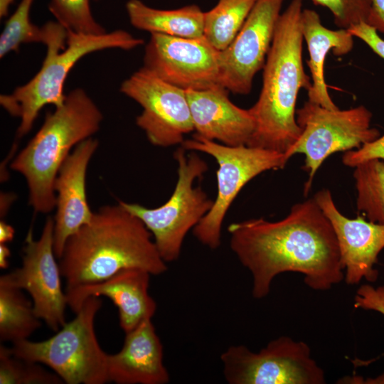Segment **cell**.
<instances>
[{
  "mask_svg": "<svg viewBox=\"0 0 384 384\" xmlns=\"http://www.w3.org/2000/svg\"><path fill=\"white\" fill-rule=\"evenodd\" d=\"M230 247L252 276V295L260 299L274 277L284 272L304 275L306 285L327 291L344 279L331 224L314 198L294 204L283 219L231 223Z\"/></svg>",
  "mask_w": 384,
  "mask_h": 384,
  "instance_id": "1",
  "label": "cell"
},
{
  "mask_svg": "<svg viewBox=\"0 0 384 384\" xmlns=\"http://www.w3.org/2000/svg\"><path fill=\"white\" fill-rule=\"evenodd\" d=\"M65 291L103 281L118 272L138 268L164 274L161 258L150 231L121 204L105 206L65 242L58 259Z\"/></svg>",
  "mask_w": 384,
  "mask_h": 384,
  "instance_id": "2",
  "label": "cell"
},
{
  "mask_svg": "<svg viewBox=\"0 0 384 384\" xmlns=\"http://www.w3.org/2000/svg\"><path fill=\"white\" fill-rule=\"evenodd\" d=\"M303 9V0H292L279 16L263 67L259 97L248 109L255 129L247 146L285 154L301 134L296 118L297 96L302 89L308 92L311 87L302 59Z\"/></svg>",
  "mask_w": 384,
  "mask_h": 384,
  "instance_id": "3",
  "label": "cell"
},
{
  "mask_svg": "<svg viewBox=\"0 0 384 384\" xmlns=\"http://www.w3.org/2000/svg\"><path fill=\"white\" fill-rule=\"evenodd\" d=\"M102 119L87 92L75 88L47 113L41 127L13 159L11 168L25 178L28 203L36 212L48 213L55 208L54 183L60 166L73 147L100 129Z\"/></svg>",
  "mask_w": 384,
  "mask_h": 384,
  "instance_id": "4",
  "label": "cell"
},
{
  "mask_svg": "<svg viewBox=\"0 0 384 384\" xmlns=\"http://www.w3.org/2000/svg\"><path fill=\"white\" fill-rule=\"evenodd\" d=\"M144 43L141 38L124 30L100 35L68 31L66 41L47 46L46 55L38 72L26 84L9 95H1V105L12 116L20 119L16 135L21 138L32 129L43 107H58L65 95L63 87L69 72L82 57L105 49L132 50Z\"/></svg>",
  "mask_w": 384,
  "mask_h": 384,
  "instance_id": "5",
  "label": "cell"
},
{
  "mask_svg": "<svg viewBox=\"0 0 384 384\" xmlns=\"http://www.w3.org/2000/svg\"><path fill=\"white\" fill-rule=\"evenodd\" d=\"M102 306L98 297H88L75 314L50 338L12 343L11 353L46 366L67 384H104L109 381L107 357L95 331V319Z\"/></svg>",
  "mask_w": 384,
  "mask_h": 384,
  "instance_id": "6",
  "label": "cell"
},
{
  "mask_svg": "<svg viewBox=\"0 0 384 384\" xmlns=\"http://www.w3.org/2000/svg\"><path fill=\"white\" fill-rule=\"evenodd\" d=\"M182 146L174 154L178 164V180L169 200L162 206L148 208L137 203L119 201L125 209L139 218L150 231L161 258L166 262L178 259L187 233L193 229L211 209L213 201L201 187H194L208 167L194 151Z\"/></svg>",
  "mask_w": 384,
  "mask_h": 384,
  "instance_id": "7",
  "label": "cell"
},
{
  "mask_svg": "<svg viewBox=\"0 0 384 384\" xmlns=\"http://www.w3.org/2000/svg\"><path fill=\"white\" fill-rule=\"evenodd\" d=\"M187 151H201L217 161L218 193L208 213L193 229L196 238L211 250L221 244V229L225 215L240 190L260 174L283 169L288 161L284 154L247 145L230 146L197 134L184 140Z\"/></svg>",
  "mask_w": 384,
  "mask_h": 384,
  "instance_id": "8",
  "label": "cell"
},
{
  "mask_svg": "<svg viewBox=\"0 0 384 384\" xmlns=\"http://www.w3.org/2000/svg\"><path fill=\"white\" fill-rule=\"evenodd\" d=\"M296 116L302 132L284 156L288 161L295 154L305 155L303 169L309 174L305 196L318 169L330 155L359 149L380 137L379 131L370 126L371 112L363 105L329 110L308 100L297 110Z\"/></svg>",
  "mask_w": 384,
  "mask_h": 384,
  "instance_id": "9",
  "label": "cell"
},
{
  "mask_svg": "<svg viewBox=\"0 0 384 384\" xmlns=\"http://www.w3.org/2000/svg\"><path fill=\"white\" fill-rule=\"evenodd\" d=\"M229 384H324V370L304 341L279 336L255 352L244 345L229 346L220 355Z\"/></svg>",
  "mask_w": 384,
  "mask_h": 384,
  "instance_id": "10",
  "label": "cell"
},
{
  "mask_svg": "<svg viewBox=\"0 0 384 384\" xmlns=\"http://www.w3.org/2000/svg\"><path fill=\"white\" fill-rule=\"evenodd\" d=\"M120 91L143 109L136 124L151 144L168 147L181 144L194 130L186 90L171 85L141 68L120 86Z\"/></svg>",
  "mask_w": 384,
  "mask_h": 384,
  "instance_id": "11",
  "label": "cell"
},
{
  "mask_svg": "<svg viewBox=\"0 0 384 384\" xmlns=\"http://www.w3.org/2000/svg\"><path fill=\"white\" fill-rule=\"evenodd\" d=\"M53 218L48 217L38 240L34 239L31 227L25 239L21 267L1 275L0 280L26 291L37 316L57 331L67 322L68 306L53 248Z\"/></svg>",
  "mask_w": 384,
  "mask_h": 384,
  "instance_id": "12",
  "label": "cell"
},
{
  "mask_svg": "<svg viewBox=\"0 0 384 384\" xmlns=\"http://www.w3.org/2000/svg\"><path fill=\"white\" fill-rule=\"evenodd\" d=\"M150 34L143 68L183 90H207L222 86L220 50L204 36L182 38Z\"/></svg>",
  "mask_w": 384,
  "mask_h": 384,
  "instance_id": "13",
  "label": "cell"
},
{
  "mask_svg": "<svg viewBox=\"0 0 384 384\" xmlns=\"http://www.w3.org/2000/svg\"><path fill=\"white\" fill-rule=\"evenodd\" d=\"M284 0H257L242 28L220 51V85L234 94L247 95L263 68Z\"/></svg>",
  "mask_w": 384,
  "mask_h": 384,
  "instance_id": "14",
  "label": "cell"
},
{
  "mask_svg": "<svg viewBox=\"0 0 384 384\" xmlns=\"http://www.w3.org/2000/svg\"><path fill=\"white\" fill-rule=\"evenodd\" d=\"M314 198L334 229L346 283L356 285L363 279L375 282L378 271L374 266L384 248V224L366 220L362 215L346 217L338 210L328 189L318 191Z\"/></svg>",
  "mask_w": 384,
  "mask_h": 384,
  "instance_id": "15",
  "label": "cell"
},
{
  "mask_svg": "<svg viewBox=\"0 0 384 384\" xmlns=\"http://www.w3.org/2000/svg\"><path fill=\"white\" fill-rule=\"evenodd\" d=\"M98 144V140L92 137L76 145L55 178L53 248L58 260L68 239L88 223L94 215L87 202L85 182L89 162Z\"/></svg>",
  "mask_w": 384,
  "mask_h": 384,
  "instance_id": "16",
  "label": "cell"
},
{
  "mask_svg": "<svg viewBox=\"0 0 384 384\" xmlns=\"http://www.w3.org/2000/svg\"><path fill=\"white\" fill-rule=\"evenodd\" d=\"M151 275L142 269L122 270L103 281L65 291L68 306L76 313L88 297H107L117 307L119 325L128 333L156 313V303L149 294Z\"/></svg>",
  "mask_w": 384,
  "mask_h": 384,
  "instance_id": "17",
  "label": "cell"
},
{
  "mask_svg": "<svg viewBox=\"0 0 384 384\" xmlns=\"http://www.w3.org/2000/svg\"><path fill=\"white\" fill-rule=\"evenodd\" d=\"M219 85L207 90H186L194 130L197 134L223 144L247 145L255 129L249 110L240 108Z\"/></svg>",
  "mask_w": 384,
  "mask_h": 384,
  "instance_id": "18",
  "label": "cell"
},
{
  "mask_svg": "<svg viewBox=\"0 0 384 384\" xmlns=\"http://www.w3.org/2000/svg\"><path fill=\"white\" fill-rule=\"evenodd\" d=\"M121 350L108 354L107 375L116 384H166L170 375L164 349L151 319L126 333Z\"/></svg>",
  "mask_w": 384,
  "mask_h": 384,
  "instance_id": "19",
  "label": "cell"
},
{
  "mask_svg": "<svg viewBox=\"0 0 384 384\" xmlns=\"http://www.w3.org/2000/svg\"><path fill=\"white\" fill-rule=\"evenodd\" d=\"M301 23L309 53L306 63L311 73V87L307 92L308 100L329 110H337L325 80V60L331 50L336 56L348 54L353 49L354 36L348 29L327 28L321 23L319 14L313 9H303Z\"/></svg>",
  "mask_w": 384,
  "mask_h": 384,
  "instance_id": "20",
  "label": "cell"
},
{
  "mask_svg": "<svg viewBox=\"0 0 384 384\" xmlns=\"http://www.w3.org/2000/svg\"><path fill=\"white\" fill-rule=\"evenodd\" d=\"M126 10L132 26L150 33L182 38L203 36L205 12L196 4L166 10L150 7L141 0H129Z\"/></svg>",
  "mask_w": 384,
  "mask_h": 384,
  "instance_id": "21",
  "label": "cell"
},
{
  "mask_svg": "<svg viewBox=\"0 0 384 384\" xmlns=\"http://www.w3.org/2000/svg\"><path fill=\"white\" fill-rule=\"evenodd\" d=\"M33 0H21L7 19L0 36V58L18 51L21 45L42 43L46 46L53 42L65 41L68 30L58 22L49 21L41 27L31 23L30 11Z\"/></svg>",
  "mask_w": 384,
  "mask_h": 384,
  "instance_id": "22",
  "label": "cell"
},
{
  "mask_svg": "<svg viewBox=\"0 0 384 384\" xmlns=\"http://www.w3.org/2000/svg\"><path fill=\"white\" fill-rule=\"evenodd\" d=\"M41 326L32 300L22 289L0 280V339L12 343L28 339Z\"/></svg>",
  "mask_w": 384,
  "mask_h": 384,
  "instance_id": "23",
  "label": "cell"
},
{
  "mask_svg": "<svg viewBox=\"0 0 384 384\" xmlns=\"http://www.w3.org/2000/svg\"><path fill=\"white\" fill-rule=\"evenodd\" d=\"M257 0H218L204 14L203 36L218 50L235 38Z\"/></svg>",
  "mask_w": 384,
  "mask_h": 384,
  "instance_id": "24",
  "label": "cell"
},
{
  "mask_svg": "<svg viewBox=\"0 0 384 384\" xmlns=\"http://www.w3.org/2000/svg\"><path fill=\"white\" fill-rule=\"evenodd\" d=\"M354 168L358 211L370 221L384 224V161L371 159Z\"/></svg>",
  "mask_w": 384,
  "mask_h": 384,
  "instance_id": "25",
  "label": "cell"
},
{
  "mask_svg": "<svg viewBox=\"0 0 384 384\" xmlns=\"http://www.w3.org/2000/svg\"><path fill=\"white\" fill-rule=\"evenodd\" d=\"M63 380L43 365L14 356L4 345L0 346V384H62Z\"/></svg>",
  "mask_w": 384,
  "mask_h": 384,
  "instance_id": "26",
  "label": "cell"
},
{
  "mask_svg": "<svg viewBox=\"0 0 384 384\" xmlns=\"http://www.w3.org/2000/svg\"><path fill=\"white\" fill-rule=\"evenodd\" d=\"M48 10L68 31L91 35L107 33L94 18L90 0H50Z\"/></svg>",
  "mask_w": 384,
  "mask_h": 384,
  "instance_id": "27",
  "label": "cell"
},
{
  "mask_svg": "<svg viewBox=\"0 0 384 384\" xmlns=\"http://www.w3.org/2000/svg\"><path fill=\"white\" fill-rule=\"evenodd\" d=\"M316 5L326 8L331 13L334 23L340 28L348 29L368 21L370 0H311Z\"/></svg>",
  "mask_w": 384,
  "mask_h": 384,
  "instance_id": "28",
  "label": "cell"
},
{
  "mask_svg": "<svg viewBox=\"0 0 384 384\" xmlns=\"http://www.w3.org/2000/svg\"><path fill=\"white\" fill-rule=\"evenodd\" d=\"M371 159H384V134L359 149L346 151L342 156L343 164L350 167Z\"/></svg>",
  "mask_w": 384,
  "mask_h": 384,
  "instance_id": "29",
  "label": "cell"
},
{
  "mask_svg": "<svg viewBox=\"0 0 384 384\" xmlns=\"http://www.w3.org/2000/svg\"><path fill=\"white\" fill-rule=\"evenodd\" d=\"M353 306L356 309L375 311L384 316V286H360L354 297Z\"/></svg>",
  "mask_w": 384,
  "mask_h": 384,
  "instance_id": "30",
  "label": "cell"
},
{
  "mask_svg": "<svg viewBox=\"0 0 384 384\" xmlns=\"http://www.w3.org/2000/svg\"><path fill=\"white\" fill-rule=\"evenodd\" d=\"M351 34L363 41L378 55L384 59V39L378 31L366 22H361L348 28Z\"/></svg>",
  "mask_w": 384,
  "mask_h": 384,
  "instance_id": "31",
  "label": "cell"
},
{
  "mask_svg": "<svg viewBox=\"0 0 384 384\" xmlns=\"http://www.w3.org/2000/svg\"><path fill=\"white\" fill-rule=\"evenodd\" d=\"M370 4L367 23L384 34V0H370Z\"/></svg>",
  "mask_w": 384,
  "mask_h": 384,
  "instance_id": "32",
  "label": "cell"
},
{
  "mask_svg": "<svg viewBox=\"0 0 384 384\" xmlns=\"http://www.w3.org/2000/svg\"><path fill=\"white\" fill-rule=\"evenodd\" d=\"M14 228L4 220L0 221V243H7L13 240Z\"/></svg>",
  "mask_w": 384,
  "mask_h": 384,
  "instance_id": "33",
  "label": "cell"
},
{
  "mask_svg": "<svg viewBox=\"0 0 384 384\" xmlns=\"http://www.w3.org/2000/svg\"><path fill=\"white\" fill-rule=\"evenodd\" d=\"M11 251L6 243H0V268L6 269L9 267V258Z\"/></svg>",
  "mask_w": 384,
  "mask_h": 384,
  "instance_id": "34",
  "label": "cell"
},
{
  "mask_svg": "<svg viewBox=\"0 0 384 384\" xmlns=\"http://www.w3.org/2000/svg\"><path fill=\"white\" fill-rule=\"evenodd\" d=\"M14 194L11 193H1V199L3 200V202L1 201V216H4L6 213V210L9 209V206L14 200Z\"/></svg>",
  "mask_w": 384,
  "mask_h": 384,
  "instance_id": "35",
  "label": "cell"
},
{
  "mask_svg": "<svg viewBox=\"0 0 384 384\" xmlns=\"http://www.w3.org/2000/svg\"><path fill=\"white\" fill-rule=\"evenodd\" d=\"M14 0H0V17L4 18L8 14L9 9Z\"/></svg>",
  "mask_w": 384,
  "mask_h": 384,
  "instance_id": "36",
  "label": "cell"
},
{
  "mask_svg": "<svg viewBox=\"0 0 384 384\" xmlns=\"http://www.w3.org/2000/svg\"><path fill=\"white\" fill-rule=\"evenodd\" d=\"M97 1V0H96Z\"/></svg>",
  "mask_w": 384,
  "mask_h": 384,
  "instance_id": "37",
  "label": "cell"
}]
</instances>
